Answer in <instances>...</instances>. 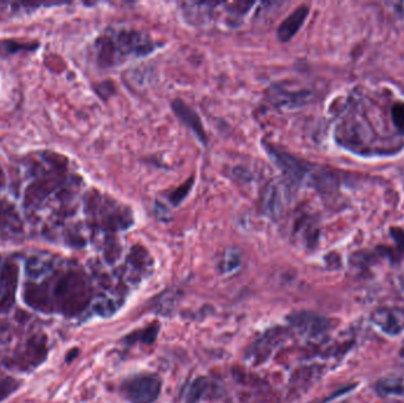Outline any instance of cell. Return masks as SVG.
<instances>
[{"label": "cell", "mask_w": 404, "mask_h": 403, "mask_svg": "<svg viewBox=\"0 0 404 403\" xmlns=\"http://www.w3.org/2000/svg\"><path fill=\"white\" fill-rule=\"evenodd\" d=\"M3 183H4V174H3V170L0 169V187L3 186Z\"/></svg>", "instance_id": "obj_16"}, {"label": "cell", "mask_w": 404, "mask_h": 403, "mask_svg": "<svg viewBox=\"0 0 404 403\" xmlns=\"http://www.w3.org/2000/svg\"><path fill=\"white\" fill-rule=\"evenodd\" d=\"M308 7L302 5L298 9H296L286 19H285L279 28H278L277 36L278 39L281 41H291L292 37L299 31V29L302 28L304 24L305 19L308 16Z\"/></svg>", "instance_id": "obj_7"}, {"label": "cell", "mask_w": 404, "mask_h": 403, "mask_svg": "<svg viewBox=\"0 0 404 403\" xmlns=\"http://www.w3.org/2000/svg\"><path fill=\"white\" fill-rule=\"evenodd\" d=\"M91 290L86 278L77 272H70L55 286V300L63 314L76 315L86 309L90 302Z\"/></svg>", "instance_id": "obj_2"}, {"label": "cell", "mask_w": 404, "mask_h": 403, "mask_svg": "<svg viewBox=\"0 0 404 403\" xmlns=\"http://www.w3.org/2000/svg\"><path fill=\"white\" fill-rule=\"evenodd\" d=\"M158 330H160L158 324H151L149 327L128 335L127 337L124 338V341L127 342L128 345H134V343L151 345L158 337Z\"/></svg>", "instance_id": "obj_11"}, {"label": "cell", "mask_w": 404, "mask_h": 403, "mask_svg": "<svg viewBox=\"0 0 404 403\" xmlns=\"http://www.w3.org/2000/svg\"><path fill=\"white\" fill-rule=\"evenodd\" d=\"M25 300L29 305H31L34 309L43 311H50L51 307V300L49 298L46 289L43 286L29 284L25 287Z\"/></svg>", "instance_id": "obj_10"}, {"label": "cell", "mask_w": 404, "mask_h": 403, "mask_svg": "<svg viewBox=\"0 0 404 403\" xmlns=\"http://www.w3.org/2000/svg\"><path fill=\"white\" fill-rule=\"evenodd\" d=\"M99 57L106 66L116 64L128 56H146L154 51L155 44L149 37L131 29H120L113 35L102 37L99 41Z\"/></svg>", "instance_id": "obj_1"}, {"label": "cell", "mask_w": 404, "mask_h": 403, "mask_svg": "<svg viewBox=\"0 0 404 403\" xmlns=\"http://www.w3.org/2000/svg\"><path fill=\"white\" fill-rule=\"evenodd\" d=\"M52 190V187L50 186L49 183H36L29 188L28 193H26V203L29 205L32 203H39L43 200L45 195H48Z\"/></svg>", "instance_id": "obj_12"}, {"label": "cell", "mask_w": 404, "mask_h": 403, "mask_svg": "<svg viewBox=\"0 0 404 403\" xmlns=\"http://www.w3.org/2000/svg\"><path fill=\"white\" fill-rule=\"evenodd\" d=\"M393 118L395 123L404 131V103H398L393 108Z\"/></svg>", "instance_id": "obj_15"}, {"label": "cell", "mask_w": 404, "mask_h": 403, "mask_svg": "<svg viewBox=\"0 0 404 403\" xmlns=\"http://www.w3.org/2000/svg\"><path fill=\"white\" fill-rule=\"evenodd\" d=\"M192 180L188 181V183H186L185 187L182 186L178 188V190H175L173 193L171 194V197H169V200L171 203H174L175 206L178 205V203H181L183 200V198L187 197V194L189 193V190H191V186H192Z\"/></svg>", "instance_id": "obj_14"}, {"label": "cell", "mask_w": 404, "mask_h": 403, "mask_svg": "<svg viewBox=\"0 0 404 403\" xmlns=\"http://www.w3.org/2000/svg\"><path fill=\"white\" fill-rule=\"evenodd\" d=\"M17 280V267L12 262H7L0 273V311L10 307L14 303Z\"/></svg>", "instance_id": "obj_5"}, {"label": "cell", "mask_w": 404, "mask_h": 403, "mask_svg": "<svg viewBox=\"0 0 404 403\" xmlns=\"http://www.w3.org/2000/svg\"><path fill=\"white\" fill-rule=\"evenodd\" d=\"M214 384L211 379L207 377H198L193 382L189 383V386L185 389L186 403H196L201 399L207 397L208 394L212 393Z\"/></svg>", "instance_id": "obj_9"}, {"label": "cell", "mask_w": 404, "mask_h": 403, "mask_svg": "<svg viewBox=\"0 0 404 403\" xmlns=\"http://www.w3.org/2000/svg\"><path fill=\"white\" fill-rule=\"evenodd\" d=\"M162 382L155 374H137L122 384V393L131 403H154L161 393Z\"/></svg>", "instance_id": "obj_3"}, {"label": "cell", "mask_w": 404, "mask_h": 403, "mask_svg": "<svg viewBox=\"0 0 404 403\" xmlns=\"http://www.w3.org/2000/svg\"><path fill=\"white\" fill-rule=\"evenodd\" d=\"M266 210L272 218H277L281 210V199L277 187H270L266 195Z\"/></svg>", "instance_id": "obj_13"}, {"label": "cell", "mask_w": 404, "mask_h": 403, "mask_svg": "<svg viewBox=\"0 0 404 403\" xmlns=\"http://www.w3.org/2000/svg\"><path fill=\"white\" fill-rule=\"evenodd\" d=\"M171 109L178 116V120L196 134V138L201 143L206 145L207 143V135H206L201 118H200L199 115L196 114V111H193L188 104L185 103L181 100L173 101Z\"/></svg>", "instance_id": "obj_4"}, {"label": "cell", "mask_w": 404, "mask_h": 403, "mask_svg": "<svg viewBox=\"0 0 404 403\" xmlns=\"http://www.w3.org/2000/svg\"><path fill=\"white\" fill-rule=\"evenodd\" d=\"M268 153H270V155L277 162V165L283 169L284 175L286 176V179L290 183L296 185V183L302 181L303 176H304V169L302 168V165H299L295 158H292L291 155L285 154V153L281 152V151H278L271 146L268 147Z\"/></svg>", "instance_id": "obj_6"}, {"label": "cell", "mask_w": 404, "mask_h": 403, "mask_svg": "<svg viewBox=\"0 0 404 403\" xmlns=\"http://www.w3.org/2000/svg\"><path fill=\"white\" fill-rule=\"evenodd\" d=\"M288 321L298 330L308 335L320 334L328 327L326 320L310 312H297L290 316Z\"/></svg>", "instance_id": "obj_8"}]
</instances>
